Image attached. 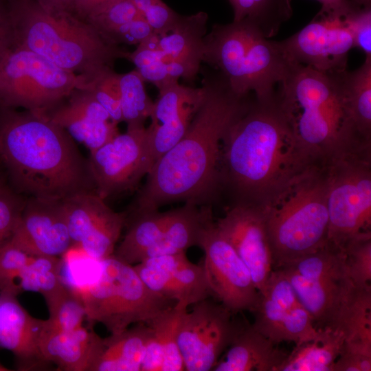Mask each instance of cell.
<instances>
[{
  "instance_id": "obj_5",
  "label": "cell",
  "mask_w": 371,
  "mask_h": 371,
  "mask_svg": "<svg viewBox=\"0 0 371 371\" xmlns=\"http://www.w3.org/2000/svg\"><path fill=\"white\" fill-rule=\"evenodd\" d=\"M297 144L310 164H324L340 146L363 137L344 103L336 74L292 63L275 92Z\"/></svg>"
},
{
  "instance_id": "obj_11",
  "label": "cell",
  "mask_w": 371,
  "mask_h": 371,
  "mask_svg": "<svg viewBox=\"0 0 371 371\" xmlns=\"http://www.w3.org/2000/svg\"><path fill=\"white\" fill-rule=\"evenodd\" d=\"M83 78L32 51L13 47L0 62V106L47 115L77 89Z\"/></svg>"
},
{
  "instance_id": "obj_29",
  "label": "cell",
  "mask_w": 371,
  "mask_h": 371,
  "mask_svg": "<svg viewBox=\"0 0 371 371\" xmlns=\"http://www.w3.org/2000/svg\"><path fill=\"white\" fill-rule=\"evenodd\" d=\"M126 214V232L113 255L135 265L142 260L144 253L161 238L167 224L168 212L155 210Z\"/></svg>"
},
{
  "instance_id": "obj_32",
  "label": "cell",
  "mask_w": 371,
  "mask_h": 371,
  "mask_svg": "<svg viewBox=\"0 0 371 371\" xmlns=\"http://www.w3.org/2000/svg\"><path fill=\"white\" fill-rule=\"evenodd\" d=\"M233 21H245L265 38L275 36L293 13L291 0H228Z\"/></svg>"
},
{
  "instance_id": "obj_24",
  "label": "cell",
  "mask_w": 371,
  "mask_h": 371,
  "mask_svg": "<svg viewBox=\"0 0 371 371\" xmlns=\"http://www.w3.org/2000/svg\"><path fill=\"white\" fill-rule=\"evenodd\" d=\"M252 324L241 323L225 356L214 371H278L288 353Z\"/></svg>"
},
{
  "instance_id": "obj_6",
  "label": "cell",
  "mask_w": 371,
  "mask_h": 371,
  "mask_svg": "<svg viewBox=\"0 0 371 371\" xmlns=\"http://www.w3.org/2000/svg\"><path fill=\"white\" fill-rule=\"evenodd\" d=\"M277 269L318 330L341 332L347 338L371 328V286L354 282L342 247L327 241L317 251Z\"/></svg>"
},
{
  "instance_id": "obj_2",
  "label": "cell",
  "mask_w": 371,
  "mask_h": 371,
  "mask_svg": "<svg viewBox=\"0 0 371 371\" xmlns=\"http://www.w3.org/2000/svg\"><path fill=\"white\" fill-rule=\"evenodd\" d=\"M308 165L275 95L255 98L222 140L217 197L225 192L229 205L262 207Z\"/></svg>"
},
{
  "instance_id": "obj_47",
  "label": "cell",
  "mask_w": 371,
  "mask_h": 371,
  "mask_svg": "<svg viewBox=\"0 0 371 371\" xmlns=\"http://www.w3.org/2000/svg\"><path fill=\"white\" fill-rule=\"evenodd\" d=\"M166 57L160 49H151L140 43L133 52H130L128 60L135 66L136 69L162 61Z\"/></svg>"
},
{
  "instance_id": "obj_33",
  "label": "cell",
  "mask_w": 371,
  "mask_h": 371,
  "mask_svg": "<svg viewBox=\"0 0 371 371\" xmlns=\"http://www.w3.org/2000/svg\"><path fill=\"white\" fill-rule=\"evenodd\" d=\"M61 260L58 257L32 256L19 276L21 291L41 294L46 304L54 300L68 287L60 274Z\"/></svg>"
},
{
  "instance_id": "obj_1",
  "label": "cell",
  "mask_w": 371,
  "mask_h": 371,
  "mask_svg": "<svg viewBox=\"0 0 371 371\" xmlns=\"http://www.w3.org/2000/svg\"><path fill=\"white\" fill-rule=\"evenodd\" d=\"M201 87L185 135L154 164L128 212L159 210L177 201L211 205L216 199L222 140L251 100L234 92L221 74L207 77Z\"/></svg>"
},
{
  "instance_id": "obj_35",
  "label": "cell",
  "mask_w": 371,
  "mask_h": 371,
  "mask_svg": "<svg viewBox=\"0 0 371 371\" xmlns=\"http://www.w3.org/2000/svg\"><path fill=\"white\" fill-rule=\"evenodd\" d=\"M159 97L154 102L150 116L151 122L148 127H155L167 122L179 114L193 103L200 100L203 89L181 85L178 82L159 91Z\"/></svg>"
},
{
  "instance_id": "obj_21",
  "label": "cell",
  "mask_w": 371,
  "mask_h": 371,
  "mask_svg": "<svg viewBox=\"0 0 371 371\" xmlns=\"http://www.w3.org/2000/svg\"><path fill=\"white\" fill-rule=\"evenodd\" d=\"M13 293L0 294V348L10 351L18 370H46L52 366L38 346L45 319L32 317Z\"/></svg>"
},
{
  "instance_id": "obj_17",
  "label": "cell",
  "mask_w": 371,
  "mask_h": 371,
  "mask_svg": "<svg viewBox=\"0 0 371 371\" xmlns=\"http://www.w3.org/2000/svg\"><path fill=\"white\" fill-rule=\"evenodd\" d=\"M62 203L72 247L95 260L113 254L126 212L113 211L95 192L76 194Z\"/></svg>"
},
{
  "instance_id": "obj_20",
  "label": "cell",
  "mask_w": 371,
  "mask_h": 371,
  "mask_svg": "<svg viewBox=\"0 0 371 371\" xmlns=\"http://www.w3.org/2000/svg\"><path fill=\"white\" fill-rule=\"evenodd\" d=\"M10 240L30 256H63L71 247L62 200L27 197Z\"/></svg>"
},
{
  "instance_id": "obj_41",
  "label": "cell",
  "mask_w": 371,
  "mask_h": 371,
  "mask_svg": "<svg viewBox=\"0 0 371 371\" xmlns=\"http://www.w3.org/2000/svg\"><path fill=\"white\" fill-rule=\"evenodd\" d=\"M31 257L10 238L0 246V294L9 292L19 295L22 291L17 280Z\"/></svg>"
},
{
  "instance_id": "obj_26",
  "label": "cell",
  "mask_w": 371,
  "mask_h": 371,
  "mask_svg": "<svg viewBox=\"0 0 371 371\" xmlns=\"http://www.w3.org/2000/svg\"><path fill=\"white\" fill-rule=\"evenodd\" d=\"M186 310L174 304L147 323L151 333L141 371L185 370L177 341V333L181 317Z\"/></svg>"
},
{
  "instance_id": "obj_31",
  "label": "cell",
  "mask_w": 371,
  "mask_h": 371,
  "mask_svg": "<svg viewBox=\"0 0 371 371\" xmlns=\"http://www.w3.org/2000/svg\"><path fill=\"white\" fill-rule=\"evenodd\" d=\"M336 74L352 122L363 137L371 139V56L358 69Z\"/></svg>"
},
{
  "instance_id": "obj_12",
  "label": "cell",
  "mask_w": 371,
  "mask_h": 371,
  "mask_svg": "<svg viewBox=\"0 0 371 371\" xmlns=\"http://www.w3.org/2000/svg\"><path fill=\"white\" fill-rule=\"evenodd\" d=\"M359 5L354 0L322 5L301 30L278 41L280 49L290 63L320 72L333 74L347 69L348 54L354 47L349 21Z\"/></svg>"
},
{
  "instance_id": "obj_45",
  "label": "cell",
  "mask_w": 371,
  "mask_h": 371,
  "mask_svg": "<svg viewBox=\"0 0 371 371\" xmlns=\"http://www.w3.org/2000/svg\"><path fill=\"white\" fill-rule=\"evenodd\" d=\"M179 14L162 0H156L142 14L157 35L166 32L175 23Z\"/></svg>"
},
{
  "instance_id": "obj_48",
  "label": "cell",
  "mask_w": 371,
  "mask_h": 371,
  "mask_svg": "<svg viewBox=\"0 0 371 371\" xmlns=\"http://www.w3.org/2000/svg\"><path fill=\"white\" fill-rule=\"evenodd\" d=\"M112 0H75L74 13L86 20L94 11Z\"/></svg>"
},
{
  "instance_id": "obj_50",
  "label": "cell",
  "mask_w": 371,
  "mask_h": 371,
  "mask_svg": "<svg viewBox=\"0 0 371 371\" xmlns=\"http://www.w3.org/2000/svg\"><path fill=\"white\" fill-rule=\"evenodd\" d=\"M317 1L320 2L322 5H324V4L337 2L340 0H317ZM354 1L363 5L371 6V0H354Z\"/></svg>"
},
{
  "instance_id": "obj_15",
  "label": "cell",
  "mask_w": 371,
  "mask_h": 371,
  "mask_svg": "<svg viewBox=\"0 0 371 371\" xmlns=\"http://www.w3.org/2000/svg\"><path fill=\"white\" fill-rule=\"evenodd\" d=\"M251 313L255 317L252 326L276 344L289 341L298 345L322 334L278 269L272 270Z\"/></svg>"
},
{
  "instance_id": "obj_43",
  "label": "cell",
  "mask_w": 371,
  "mask_h": 371,
  "mask_svg": "<svg viewBox=\"0 0 371 371\" xmlns=\"http://www.w3.org/2000/svg\"><path fill=\"white\" fill-rule=\"evenodd\" d=\"M349 27L354 47L371 56V6L358 5L352 12Z\"/></svg>"
},
{
  "instance_id": "obj_18",
  "label": "cell",
  "mask_w": 371,
  "mask_h": 371,
  "mask_svg": "<svg viewBox=\"0 0 371 371\" xmlns=\"http://www.w3.org/2000/svg\"><path fill=\"white\" fill-rule=\"evenodd\" d=\"M215 224L245 263L260 292L273 270L264 208L248 205H229L225 215L215 221Z\"/></svg>"
},
{
  "instance_id": "obj_36",
  "label": "cell",
  "mask_w": 371,
  "mask_h": 371,
  "mask_svg": "<svg viewBox=\"0 0 371 371\" xmlns=\"http://www.w3.org/2000/svg\"><path fill=\"white\" fill-rule=\"evenodd\" d=\"M47 306L49 313L47 321L56 328L71 330L81 326L86 319V310L80 296L69 286Z\"/></svg>"
},
{
  "instance_id": "obj_16",
  "label": "cell",
  "mask_w": 371,
  "mask_h": 371,
  "mask_svg": "<svg viewBox=\"0 0 371 371\" xmlns=\"http://www.w3.org/2000/svg\"><path fill=\"white\" fill-rule=\"evenodd\" d=\"M199 247L212 296L234 314L252 311L259 296L251 273L213 220L206 226Z\"/></svg>"
},
{
  "instance_id": "obj_30",
  "label": "cell",
  "mask_w": 371,
  "mask_h": 371,
  "mask_svg": "<svg viewBox=\"0 0 371 371\" xmlns=\"http://www.w3.org/2000/svg\"><path fill=\"white\" fill-rule=\"evenodd\" d=\"M315 339L295 345L278 371H333L346 335L332 330H321Z\"/></svg>"
},
{
  "instance_id": "obj_14",
  "label": "cell",
  "mask_w": 371,
  "mask_h": 371,
  "mask_svg": "<svg viewBox=\"0 0 371 371\" xmlns=\"http://www.w3.org/2000/svg\"><path fill=\"white\" fill-rule=\"evenodd\" d=\"M88 161L95 192L103 199L135 188L153 167L146 128L119 133L90 152Z\"/></svg>"
},
{
  "instance_id": "obj_42",
  "label": "cell",
  "mask_w": 371,
  "mask_h": 371,
  "mask_svg": "<svg viewBox=\"0 0 371 371\" xmlns=\"http://www.w3.org/2000/svg\"><path fill=\"white\" fill-rule=\"evenodd\" d=\"M25 199L0 181V246L12 236Z\"/></svg>"
},
{
  "instance_id": "obj_51",
  "label": "cell",
  "mask_w": 371,
  "mask_h": 371,
  "mask_svg": "<svg viewBox=\"0 0 371 371\" xmlns=\"http://www.w3.org/2000/svg\"><path fill=\"white\" fill-rule=\"evenodd\" d=\"M5 370V366L0 363V371H3Z\"/></svg>"
},
{
  "instance_id": "obj_19",
  "label": "cell",
  "mask_w": 371,
  "mask_h": 371,
  "mask_svg": "<svg viewBox=\"0 0 371 371\" xmlns=\"http://www.w3.org/2000/svg\"><path fill=\"white\" fill-rule=\"evenodd\" d=\"M133 267L148 289L179 308L212 296L203 265L191 262L186 252L145 259Z\"/></svg>"
},
{
  "instance_id": "obj_8",
  "label": "cell",
  "mask_w": 371,
  "mask_h": 371,
  "mask_svg": "<svg viewBox=\"0 0 371 371\" xmlns=\"http://www.w3.org/2000/svg\"><path fill=\"white\" fill-rule=\"evenodd\" d=\"M203 61L218 69L231 89L266 102L287 74L290 63L278 41L245 21L214 25L204 38Z\"/></svg>"
},
{
  "instance_id": "obj_46",
  "label": "cell",
  "mask_w": 371,
  "mask_h": 371,
  "mask_svg": "<svg viewBox=\"0 0 371 371\" xmlns=\"http://www.w3.org/2000/svg\"><path fill=\"white\" fill-rule=\"evenodd\" d=\"M14 45V32L8 0H0V62Z\"/></svg>"
},
{
  "instance_id": "obj_4",
  "label": "cell",
  "mask_w": 371,
  "mask_h": 371,
  "mask_svg": "<svg viewBox=\"0 0 371 371\" xmlns=\"http://www.w3.org/2000/svg\"><path fill=\"white\" fill-rule=\"evenodd\" d=\"M14 47L38 54L81 76L85 85L130 52L110 43L87 21L73 12L46 9L34 0H8Z\"/></svg>"
},
{
  "instance_id": "obj_25",
  "label": "cell",
  "mask_w": 371,
  "mask_h": 371,
  "mask_svg": "<svg viewBox=\"0 0 371 371\" xmlns=\"http://www.w3.org/2000/svg\"><path fill=\"white\" fill-rule=\"evenodd\" d=\"M168 212L167 224L161 238L144 253L142 260L184 253L191 247H199L206 226L214 220L211 205L185 202L183 206Z\"/></svg>"
},
{
  "instance_id": "obj_49",
  "label": "cell",
  "mask_w": 371,
  "mask_h": 371,
  "mask_svg": "<svg viewBox=\"0 0 371 371\" xmlns=\"http://www.w3.org/2000/svg\"><path fill=\"white\" fill-rule=\"evenodd\" d=\"M43 8L55 11L74 13L75 0H34Z\"/></svg>"
},
{
  "instance_id": "obj_38",
  "label": "cell",
  "mask_w": 371,
  "mask_h": 371,
  "mask_svg": "<svg viewBox=\"0 0 371 371\" xmlns=\"http://www.w3.org/2000/svg\"><path fill=\"white\" fill-rule=\"evenodd\" d=\"M342 248L354 282L360 287L370 286L371 231L363 232L352 238Z\"/></svg>"
},
{
  "instance_id": "obj_9",
  "label": "cell",
  "mask_w": 371,
  "mask_h": 371,
  "mask_svg": "<svg viewBox=\"0 0 371 371\" xmlns=\"http://www.w3.org/2000/svg\"><path fill=\"white\" fill-rule=\"evenodd\" d=\"M91 279L73 289L80 296L91 324L100 323L111 334L131 324L148 323L171 302L148 289L133 265L113 254L96 260Z\"/></svg>"
},
{
  "instance_id": "obj_28",
  "label": "cell",
  "mask_w": 371,
  "mask_h": 371,
  "mask_svg": "<svg viewBox=\"0 0 371 371\" xmlns=\"http://www.w3.org/2000/svg\"><path fill=\"white\" fill-rule=\"evenodd\" d=\"M207 19V14L202 11L189 16L179 14L166 32L156 34L159 49L168 59L200 67Z\"/></svg>"
},
{
  "instance_id": "obj_40",
  "label": "cell",
  "mask_w": 371,
  "mask_h": 371,
  "mask_svg": "<svg viewBox=\"0 0 371 371\" xmlns=\"http://www.w3.org/2000/svg\"><path fill=\"white\" fill-rule=\"evenodd\" d=\"M371 370V332L345 339L333 371Z\"/></svg>"
},
{
  "instance_id": "obj_3",
  "label": "cell",
  "mask_w": 371,
  "mask_h": 371,
  "mask_svg": "<svg viewBox=\"0 0 371 371\" xmlns=\"http://www.w3.org/2000/svg\"><path fill=\"white\" fill-rule=\"evenodd\" d=\"M0 158L11 188L26 198L63 200L95 192L88 159L46 115L0 106Z\"/></svg>"
},
{
  "instance_id": "obj_22",
  "label": "cell",
  "mask_w": 371,
  "mask_h": 371,
  "mask_svg": "<svg viewBox=\"0 0 371 371\" xmlns=\"http://www.w3.org/2000/svg\"><path fill=\"white\" fill-rule=\"evenodd\" d=\"M65 100L47 116L90 152L119 133L117 124L89 90L77 89Z\"/></svg>"
},
{
  "instance_id": "obj_39",
  "label": "cell",
  "mask_w": 371,
  "mask_h": 371,
  "mask_svg": "<svg viewBox=\"0 0 371 371\" xmlns=\"http://www.w3.org/2000/svg\"><path fill=\"white\" fill-rule=\"evenodd\" d=\"M119 79L120 74L113 68H108L83 88L93 94L108 112L111 121L116 124L123 121Z\"/></svg>"
},
{
  "instance_id": "obj_13",
  "label": "cell",
  "mask_w": 371,
  "mask_h": 371,
  "mask_svg": "<svg viewBox=\"0 0 371 371\" xmlns=\"http://www.w3.org/2000/svg\"><path fill=\"white\" fill-rule=\"evenodd\" d=\"M222 304L208 298L194 304L181 315L177 341L185 370L210 371L227 350L241 322Z\"/></svg>"
},
{
  "instance_id": "obj_44",
  "label": "cell",
  "mask_w": 371,
  "mask_h": 371,
  "mask_svg": "<svg viewBox=\"0 0 371 371\" xmlns=\"http://www.w3.org/2000/svg\"><path fill=\"white\" fill-rule=\"evenodd\" d=\"M153 30L142 17L139 16L119 27L109 37V42L120 46V44L139 45L153 34Z\"/></svg>"
},
{
  "instance_id": "obj_27",
  "label": "cell",
  "mask_w": 371,
  "mask_h": 371,
  "mask_svg": "<svg viewBox=\"0 0 371 371\" xmlns=\"http://www.w3.org/2000/svg\"><path fill=\"white\" fill-rule=\"evenodd\" d=\"M150 333L147 323H138L102 337L90 371H141Z\"/></svg>"
},
{
  "instance_id": "obj_34",
  "label": "cell",
  "mask_w": 371,
  "mask_h": 371,
  "mask_svg": "<svg viewBox=\"0 0 371 371\" xmlns=\"http://www.w3.org/2000/svg\"><path fill=\"white\" fill-rule=\"evenodd\" d=\"M121 110L127 128L144 127L150 117L154 102L148 95L144 80L137 70L120 74Z\"/></svg>"
},
{
  "instance_id": "obj_7",
  "label": "cell",
  "mask_w": 371,
  "mask_h": 371,
  "mask_svg": "<svg viewBox=\"0 0 371 371\" xmlns=\"http://www.w3.org/2000/svg\"><path fill=\"white\" fill-rule=\"evenodd\" d=\"M327 191L324 164H310L262 206L273 269L308 255L327 243Z\"/></svg>"
},
{
  "instance_id": "obj_37",
  "label": "cell",
  "mask_w": 371,
  "mask_h": 371,
  "mask_svg": "<svg viewBox=\"0 0 371 371\" xmlns=\"http://www.w3.org/2000/svg\"><path fill=\"white\" fill-rule=\"evenodd\" d=\"M139 16H142L131 0H112L91 13L86 21L109 42L110 36L119 27Z\"/></svg>"
},
{
  "instance_id": "obj_23",
  "label": "cell",
  "mask_w": 371,
  "mask_h": 371,
  "mask_svg": "<svg viewBox=\"0 0 371 371\" xmlns=\"http://www.w3.org/2000/svg\"><path fill=\"white\" fill-rule=\"evenodd\" d=\"M101 337L82 326L63 330L45 319L38 346L45 360L64 371H90L97 356Z\"/></svg>"
},
{
  "instance_id": "obj_10",
  "label": "cell",
  "mask_w": 371,
  "mask_h": 371,
  "mask_svg": "<svg viewBox=\"0 0 371 371\" xmlns=\"http://www.w3.org/2000/svg\"><path fill=\"white\" fill-rule=\"evenodd\" d=\"M328 182V241L341 247L370 231L371 139L340 146L324 162Z\"/></svg>"
}]
</instances>
